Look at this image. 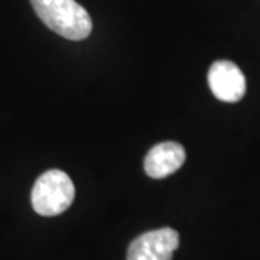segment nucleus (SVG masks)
<instances>
[{"label": "nucleus", "instance_id": "f257e3e1", "mask_svg": "<svg viewBox=\"0 0 260 260\" xmlns=\"http://www.w3.org/2000/svg\"><path fill=\"white\" fill-rule=\"evenodd\" d=\"M37 16L45 26L70 41H83L93 30L88 12L75 0H30Z\"/></svg>", "mask_w": 260, "mask_h": 260}, {"label": "nucleus", "instance_id": "f03ea898", "mask_svg": "<svg viewBox=\"0 0 260 260\" xmlns=\"http://www.w3.org/2000/svg\"><path fill=\"white\" fill-rule=\"evenodd\" d=\"M75 198L71 178L59 169H51L38 178L32 188L30 201L39 215L52 217L67 211Z\"/></svg>", "mask_w": 260, "mask_h": 260}, {"label": "nucleus", "instance_id": "7ed1b4c3", "mask_svg": "<svg viewBox=\"0 0 260 260\" xmlns=\"http://www.w3.org/2000/svg\"><path fill=\"white\" fill-rule=\"evenodd\" d=\"M179 246V234L174 229L164 227L143 233L130 243L127 260H172Z\"/></svg>", "mask_w": 260, "mask_h": 260}, {"label": "nucleus", "instance_id": "20e7f679", "mask_svg": "<svg viewBox=\"0 0 260 260\" xmlns=\"http://www.w3.org/2000/svg\"><path fill=\"white\" fill-rule=\"evenodd\" d=\"M208 85L211 93L221 102L237 103L246 94V77L237 65L220 59L208 70Z\"/></svg>", "mask_w": 260, "mask_h": 260}, {"label": "nucleus", "instance_id": "39448f33", "mask_svg": "<svg viewBox=\"0 0 260 260\" xmlns=\"http://www.w3.org/2000/svg\"><path fill=\"white\" fill-rule=\"evenodd\" d=\"M185 149L177 142H162L150 149L143 167L148 177L162 179L175 174L185 162Z\"/></svg>", "mask_w": 260, "mask_h": 260}]
</instances>
